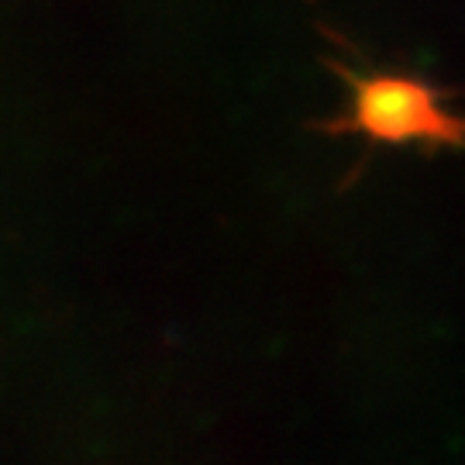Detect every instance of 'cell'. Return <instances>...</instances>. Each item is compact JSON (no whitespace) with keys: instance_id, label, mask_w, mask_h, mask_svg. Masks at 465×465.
Returning <instances> with one entry per match:
<instances>
[{"instance_id":"obj_1","label":"cell","mask_w":465,"mask_h":465,"mask_svg":"<svg viewBox=\"0 0 465 465\" xmlns=\"http://www.w3.org/2000/svg\"><path fill=\"white\" fill-rule=\"evenodd\" d=\"M349 86V107L341 117L317 124L328 134H359L376 145H424L465 152V117L449 107V90L414 73H362L328 63Z\"/></svg>"}]
</instances>
